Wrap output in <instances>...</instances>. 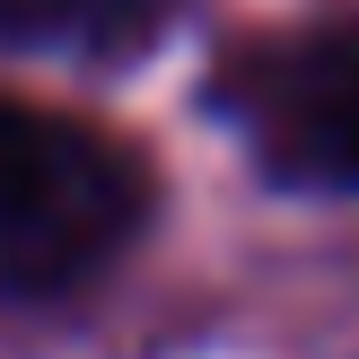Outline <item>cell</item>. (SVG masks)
<instances>
[{
  "instance_id": "obj_1",
  "label": "cell",
  "mask_w": 359,
  "mask_h": 359,
  "mask_svg": "<svg viewBox=\"0 0 359 359\" xmlns=\"http://www.w3.org/2000/svg\"><path fill=\"white\" fill-rule=\"evenodd\" d=\"M140 219H149V167L132 140L0 97V280L9 290H79L140 237Z\"/></svg>"
},
{
  "instance_id": "obj_2",
  "label": "cell",
  "mask_w": 359,
  "mask_h": 359,
  "mask_svg": "<svg viewBox=\"0 0 359 359\" xmlns=\"http://www.w3.org/2000/svg\"><path fill=\"white\" fill-rule=\"evenodd\" d=\"M219 97L272 158V175L359 184V18L263 35L245 62H228Z\"/></svg>"
},
{
  "instance_id": "obj_3",
  "label": "cell",
  "mask_w": 359,
  "mask_h": 359,
  "mask_svg": "<svg viewBox=\"0 0 359 359\" xmlns=\"http://www.w3.org/2000/svg\"><path fill=\"white\" fill-rule=\"evenodd\" d=\"M175 0H0V44H70V53H123L167 18Z\"/></svg>"
}]
</instances>
